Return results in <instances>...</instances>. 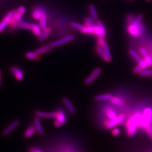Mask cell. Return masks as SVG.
<instances>
[{
	"instance_id": "cell-26",
	"label": "cell",
	"mask_w": 152,
	"mask_h": 152,
	"mask_svg": "<svg viewBox=\"0 0 152 152\" xmlns=\"http://www.w3.org/2000/svg\"><path fill=\"white\" fill-rule=\"evenodd\" d=\"M102 47H103V50L104 51L105 54L106 56L107 57V58L108 59L109 62H110L111 60H112V57H111V54H110V52L108 45L107 42H105V44L104 45V46Z\"/></svg>"
},
{
	"instance_id": "cell-41",
	"label": "cell",
	"mask_w": 152,
	"mask_h": 152,
	"mask_svg": "<svg viewBox=\"0 0 152 152\" xmlns=\"http://www.w3.org/2000/svg\"><path fill=\"white\" fill-rule=\"evenodd\" d=\"M105 44V41L104 40V38H98V46H100V47H103L104 46V45Z\"/></svg>"
},
{
	"instance_id": "cell-45",
	"label": "cell",
	"mask_w": 152,
	"mask_h": 152,
	"mask_svg": "<svg viewBox=\"0 0 152 152\" xmlns=\"http://www.w3.org/2000/svg\"><path fill=\"white\" fill-rule=\"evenodd\" d=\"M147 2H151L152 1V0H145Z\"/></svg>"
},
{
	"instance_id": "cell-14",
	"label": "cell",
	"mask_w": 152,
	"mask_h": 152,
	"mask_svg": "<svg viewBox=\"0 0 152 152\" xmlns=\"http://www.w3.org/2000/svg\"><path fill=\"white\" fill-rule=\"evenodd\" d=\"M34 126L36 128L37 132L41 135H42L44 134V129L42 126V123L41 122V120H40V117H37L34 118Z\"/></svg>"
},
{
	"instance_id": "cell-36",
	"label": "cell",
	"mask_w": 152,
	"mask_h": 152,
	"mask_svg": "<svg viewBox=\"0 0 152 152\" xmlns=\"http://www.w3.org/2000/svg\"><path fill=\"white\" fill-rule=\"evenodd\" d=\"M144 60L147 64L148 66H152V59L150 55H147V56H145L144 58Z\"/></svg>"
},
{
	"instance_id": "cell-38",
	"label": "cell",
	"mask_w": 152,
	"mask_h": 152,
	"mask_svg": "<svg viewBox=\"0 0 152 152\" xmlns=\"http://www.w3.org/2000/svg\"><path fill=\"white\" fill-rule=\"evenodd\" d=\"M143 69L140 65H137L133 69V72L135 74H139Z\"/></svg>"
},
{
	"instance_id": "cell-29",
	"label": "cell",
	"mask_w": 152,
	"mask_h": 152,
	"mask_svg": "<svg viewBox=\"0 0 152 152\" xmlns=\"http://www.w3.org/2000/svg\"><path fill=\"white\" fill-rule=\"evenodd\" d=\"M139 75L143 77H152V69H143L139 73Z\"/></svg>"
},
{
	"instance_id": "cell-4",
	"label": "cell",
	"mask_w": 152,
	"mask_h": 152,
	"mask_svg": "<svg viewBox=\"0 0 152 152\" xmlns=\"http://www.w3.org/2000/svg\"><path fill=\"white\" fill-rule=\"evenodd\" d=\"M125 119V116L123 114L118 115L116 118L112 120H109L107 121L105 123V125L107 129H111L114 128L117 125H120L123 122Z\"/></svg>"
},
{
	"instance_id": "cell-27",
	"label": "cell",
	"mask_w": 152,
	"mask_h": 152,
	"mask_svg": "<svg viewBox=\"0 0 152 152\" xmlns=\"http://www.w3.org/2000/svg\"><path fill=\"white\" fill-rule=\"evenodd\" d=\"M89 11L90 12L91 14V17L93 18V19H97L98 18V13L97 12V10L95 9V6L93 5H90L89 6Z\"/></svg>"
},
{
	"instance_id": "cell-43",
	"label": "cell",
	"mask_w": 152,
	"mask_h": 152,
	"mask_svg": "<svg viewBox=\"0 0 152 152\" xmlns=\"http://www.w3.org/2000/svg\"><path fill=\"white\" fill-rule=\"evenodd\" d=\"M2 85V72L0 69V87Z\"/></svg>"
},
{
	"instance_id": "cell-3",
	"label": "cell",
	"mask_w": 152,
	"mask_h": 152,
	"mask_svg": "<svg viewBox=\"0 0 152 152\" xmlns=\"http://www.w3.org/2000/svg\"><path fill=\"white\" fill-rule=\"evenodd\" d=\"M152 119V109L147 108L141 114V119L140 127L145 129L147 126L151 125Z\"/></svg>"
},
{
	"instance_id": "cell-20",
	"label": "cell",
	"mask_w": 152,
	"mask_h": 152,
	"mask_svg": "<svg viewBox=\"0 0 152 152\" xmlns=\"http://www.w3.org/2000/svg\"><path fill=\"white\" fill-rule=\"evenodd\" d=\"M51 47H52L50 45H45L44 46L36 50L35 52L37 53V54L40 55L43 54L45 53L49 52L51 50Z\"/></svg>"
},
{
	"instance_id": "cell-23",
	"label": "cell",
	"mask_w": 152,
	"mask_h": 152,
	"mask_svg": "<svg viewBox=\"0 0 152 152\" xmlns=\"http://www.w3.org/2000/svg\"><path fill=\"white\" fill-rule=\"evenodd\" d=\"M97 25H98L100 29V31L101 32V36L103 38H105L107 36V31H106V28L104 25V24L101 22L100 20H98L97 22Z\"/></svg>"
},
{
	"instance_id": "cell-42",
	"label": "cell",
	"mask_w": 152,
	"mask_h": 152,
	"mask_svg": "<svg viewBox=\"0 0 152 152\" xmlns=\"http://www.w3.org/2000/svg\"><path fill=\"white\" fill-rule=\"evenodd\" d=\"M17 12L23 15L25 14V7H24V6L19 7L18 9V10H17Z\"/></svg>"
},
{
	"instance_id": "cell-6",
	"label": "cell",
	"mask_w": 152,
	"mask_h": 152,
	"mask_svg": "<svg viewBox=\"0 0 152 152\" xmlns=\"http://www.w3.org/2000/svg\"><path fill=\"white\" fill-rule=\"evenodd\" d=\"M101 73V69L100 68H95L92 73L90 74V75L86 78L85 80V84L86 85H89L91 84Z\"/></svg>"
},
{
	"instance_id": "cell-32",
	"label": "cell",
	"mask_w": 152,
	"mask_h": 152,
	"mask_svg": "<svg viewBox=\"0 0 152 152\" xmlns=\"http://www.w3.org/2000/svg\"><path fill=\"white\" fill-rule=\"evenodd\" d=\"M129 54L131 56L135 59L136 60L137 62L140 60L141 59V57L140 56V55L138 53H137L133 49H130L129 50Z\"/></svg>"
},
{
	"instance_id": "cell-24",
	"label": "cell",
	"mask_w": 152,
	"mask_h": 152,
	"mask_svg": "<svg viewBox=\"0 0 152 152\" xmlns=\"http://www.w3.org/2000/svg\"><path fill=\"white\" fill-rule=\"evenodd\" d=\"M111 102L117 106H121L123 104V101L121 98L117 97H112V99H110Z\"/></svg>"
},
{
	"instance_id": "cell-28",
	"label": "cell",
	"mask_w": 152,
	"mask_h": 152,
	"mask_svg": "<svg viewBox=\"0 0 152 152\" xmlns=\"http://www.w3.org/2000/svg\"><path fill=\"white\" fill-rule=\"evenodd\" d=\"M38 55L37 54L36 52H28L25 54V57L31 60H36L38 59Z\"/></svg>"
},
{
	"instance_id": "cell-19",
	"label": "cell",
	"mask_w": 152,
	"mask_h": 152,
	"mask_svg": "<svg viewBox=\"0 0 152 152\" xmlns=\"http://www.w3.org/2000/svg\"><path fill=\"white\" fill-rule=\"evenodd\" d=\"M40 25L42 29H45L47 28V15L46 12L45 11L42 14L41 18L40 19Z\"/></svg>"
},
{
	"instance_id": "cell-8",
	"label": "cell",
	"mask_w": 152,
	"mask_h": 152,
	"mask_svg": "<svg viewBox=\"0 0 152 152\" xmlns=\"http://www.w3.org/2000/svg\"><path fill=\"white\" fill-rule=\"evenodd\" d=\"M19 125H20L19 120H16L12 121L11 123L2 131V135L5 136L9 135L13 131L15 130L19 126Z\"/></svg>"
},
{
	"instance_id": "cell-10",
	"label": "cell",
	"mask_w": 152,
	"mask_h": 152,
	"mask_svg": "<svg viewBox=\"0 0 152 152\" xmlns=\"http://www.w3.org/2000/svg\"><path fill=\"white\" fill-rule=\"evenodd\" d=\"M35 114L37 117L44 118H55L56 116V112H46L40 110L35 112Z\"/></svg>"
},
{
	"instance_id": "cell-17",
	"label": "cell",
	"mask_w": 152,
	"mask_h": 152,
	"mask_svg": "<svg viewBox=\"0 0 152 152\" xmlns=\"http://www.w3.org/2000/svg\"><path fill=\"white\" fill-rule=\"evenodd\" d=\"M63 101L64 103V104H65V106L66 107V108L69 110V111L72 113L74 114L76 113V109L74 107L73 104L71 103V101L66 98H64L63 99Z\"/></svg>"
},
{
	"instance_id": "cell-30",
	"label": "cell",
	"mask_w": 152,
	"mask_h": 152,
	"mask_svg": "<svg viewBox=\"0 0 152 152\" xmlns=\"http://www.w3.org/2000/svg\"><path fill=\"white\" fill-rule=\"evenodd\" d=\"M81 32L85 34H94V26L88 27V26L85 25Z\"/></svg>"
},
{
	"instance_id": "cell-39",
	"label": "cell",
	"mask_w": 152,
	"mask_h": 152,
	"mask_svg": "<svg viewBox=\"0 0 152 152\" xmlns=\"http://www.w3.org/2000/svg\"><path fill=\"white\" fill-rule=\"evenodd\" d=\"M139 53L142 56H143V58H144L145 56H147V55H148V51H147V50L145 48L141 47L139 49Z\"/></svg>"
},
{
	"instance_id": "cell-11",
	"label": "cell",
	"mask_w": 152,
	"mask_h": 152,
	"mask_svg": "<svg viewBox=\"0 0 152 152\" xmlns=\"http://www.w3.org/2000/svg\"><path fill=\"white\" fill-rule=\"evenodd\" d=\"M11 72L17 81H21L23 79L24 73L21 69L16 66H12L11 68Z\"/></svg>"
},
{
	"instance_id": "cell-1",
	"label": "cell",
	"mask_w": 152,
	"mask_h": 152,
	"mask_svg": "<svg viewBox=\"0 0 152 152\" xmlns=\"http://www.w3.org/2000/svg\"><path fill=\"white\" fill-rule=\"evenodd\" d=\"M141 114L137 112L131 116L126 122L127 133L129 136H133L136 133L138 127H140L141 122Z\"/></svg>"
},
{
	"instance_id": "cell-18",
	"label": "cell",
	"mask_w": 152,
	"mask_h": 152,
	"mask_svg": "<svg viewBox=\"0 0 152 152\" xmlns=\"http://www.w3.org/2000/svg\"><path fill=\"white\" fill-rule=\"evenodd\" d=\"M112 95L110 94H100L95 97V100L98 101H107V100H110V99L112 98Z\"/></svg>"
},
{
	"instance_id": "cell-15",
	"label": "cell",
	"mask_w": 152,
	"mask_h": 152,
	"mask_svg": "<svg viewBox=\"0 0 152 152\" xmlns=\"http://www.w3.org/2000/svg\"><path fill=\"white\" fill-rule=\"evenodd\" d=\"M36 131H37V130H36L35 126L34 125H31L27 129V130L25 131L24 137L27 139L30 138L33 135L35 134Z\"/></svg>"
},
{
	"instance_id": "cell-16",
	"label": "cell",
	"mask_w": 152,
	"mask_h": 152,
	"mask_svg": "<svg viewBox=\"0 0 152 152\" xmlns=\"http://www.w3.org/2000/svg\"><path fill=\"white\" fill-rule=\"evenodd\" d=\"M44 11L45 10L44 9L41 8H35L32 12V17L33 19H34L36 21L40 20Z\"/></svg>"
},
{
	"instance_id": "cell-5",
	"label": "cell",
	"mask_w": 152,
	"mask_h": 152,
	"mask_svg": "<svg viewBox=\"0 0 152 152\" xmlns=\"http://www.w3.org/2000/svg\"><path fill=\"white\" fill-rule=\"evenodd\" d=\"M54 122L55 126L56 127H60L66 123V116L63 110H59L56 112V116Z\"/></svg>"
},
{
	"instance_id": "cell-33",
	"label": "cell",
	"mask_w": 152,
	"mask_h": 152,
	"mask_svg": "<svg viewBox=\"0 0 152 152\" xmlns=\"http://www.w3.org/2000/svg\"><path fill=\"white\" fill-rule=\"evenodd\" d=\"M94 34H95L98 37V38L103 37L99 27L97 25H95V24L94 25Z\"/></svg>"
},
{
	"instance_id": "cell-31",
	"label": "cell",
	"mask_w": 152,
	"mask_h": 152,
	"mask_svg": "<svg viewBox=\"0 0 152 152\" xmlns=\"http://www.w3.org/2000/svg\"><path fill=\"white\" fill-rule=\"evenodd\" d=\"M70 25H71V26L73 28H76V29H78V31H81V32L82 31V29H83V28H84V26L82 25V24H79V23H78L75 22H71Z\"/></svg>"
},
{
	"instance_id": "cell-13",
	"label": "cell",
	"mask_w": 152,
	"mask_h": 152,
	"mask_svg": "<svg viewBox=\"0 0 152 152\" xmlns=\"http://www.w3.org/2000/svg\"><path fill=\"white\" fill-rule=\"evenodd\" d=\"M28 29L31 30L32 32L33 33L37 36H40L42 32V28H41L40 25L38 24L30 23Z\"/></svg>"
},
{
	"instance_id": "cell-44",
	"label": "cell",
	"mask_w": 152,
	"mask_h": 152,
	"mask_svg": "<svg viewBox=\"0 0 152 152\" xmlns=\"http://www.w3.org/2000/svg\"><path fill=\"white\" fill-rule=\"evenodd\" d=\"M31 152H42V151L37 148H33Z\"/></svg>"
},
{
	"instance_id": "cell-2",
	"label": "cell",
	"mask_w": 152,
	"mask_h": 152,
	"mask_svg": "<svg viewBox=\"0 0 152 152\" xmlns=\"http://www.w3.org/2000/svg\"><path fill=\"white\" fill-rule=\"evenodd\" d=\"M143 15H139L129 27V32L132 36L137 37L141 34V23Z\"/></svg>"
},
{
	"instance_id": "cell-9",
	"label": "cell",
	"mask_w": 152,
	"mask_h": 152,
	"mask_svg": "<svg viewBox=\"0 0 152 152\" xmlns=\"http://www.w3.org/2000/svg\"><path fill=\"white\" fill-rule=\"evenodd\" d=\"M74 38H75V37L72 35L66 36L60 39V40H56L54 42H53L51 45V46L52 47H58L59 46H61V45H64V44H67L69 42L72 41L74 40Z\"/></svg>"
},
{
	"instance_id": "cell-35",
	"label": "cell",
	"mask_w": 152,
	"mask_h": 152,
	"mask_svg": "<svg viewBox=\"0 0 152 152\" xmlns=\"http://www.w3.org/2000/svg\"><path fill=\"white\" fill-rule=\"evenodd\" d=\"M138 64L141 66L142 69H145L148 66L147 64L146 63V62H145V60H144V59H141V58L140 60H139L138 61Z\"/></svg>"
},
{
	"instance_id": "cell-22",
	"label": "cell",
	"mask_w": 152,
	"mask_h": 152,
	"mask_svg": "<svg viewBox=\"0 0 152 152\" xmlns=\"http://www.w3.org/2000/svg\"><path fill=\"white\" fill-rule=\"evenodd\" d=\"M51 32V29L50 28L47 27L46 28H45V29H44V31L41 33V34L39 36L38 40L40 41H44V40L46 39V37H47L50 35Z\"/></svg>"
},
{
	"instance_id": "cell-25",
	"label": "cell",
	"mask_w": 152,
	"mask_h": 152,
	"mask_svg": "<svg viewBox=\"0 0 152 152\" xmlns=\"http://www.w3.org/2000/svg\"><path fill=\"white\" fill-rule=\"evenodd\" d=\"M97 51L98 53V54L99 55L101 58L105 61V62H109L108 59L107 58V57L106 56V55L104 53V51L103 49V47H100V46H98L97 47Z\"/></svg>"
},
{
	"instance_id": "cell-40",
	"label": "cell",
	"mask_w": 152,
	"mask_h": 152,
	"mask_svg": "<svg viewBox=\"0 0 152 152\" xmlns=\"http://www.w3.org/2000/svg\"><path fill=\"white\" fill-rule=\"evenodd\" d=\"M121 132V130L120 129L117 128V127H114L113 129V130L112 131V134L114 135V136H118L120 134Z\"/></svg>"
},
{
	"instance_id": "cell-34",
	"label": "cell",
	"mask_w": 152,
	"mask_h": 152,
	"mask_svg": "<svg viewBox=\"0 0 152 152\" xmlns=\"http://www.w3.org/2000/svg\"><path fill=\"white\" fill-rule=\"evenodd\" d=\"M85 26H88V27H92L95 25L94 22L92 21V18H90V17H87L85 19Z\"/></svg>"
},
{
	"instance_id": "cell-46",
	"label": "cell",
	"mask_w": 152,
	"mask_h": 152,
	"mask_svg": "<svg viewBox=\"0 0 152 152\" xmlns=\"http://www.w3.org/2000/svg\"><path fill=\"white\" fill-rule=\"evenodd\" d=\"M129 1H134V0H129Z\"/></svg>"
},
{
	"instance_id": "cell-37",
	"label": "cell",
	"mask_w": 152,
	"mask_h": 152,
	"mask_svg": "<svg viewBox=\"0 0 152 152\" xmlns=\"http://www.w3.org/2000/svg\"><path fill=\"white\" fill-rule=\"evenodd\" d=\"M144 129L146 131V132H147V134L149 135V136L152 138V127L151 126V125H149L147 126Z\"/></svg>"
},
{
	"instance_id": "cell-21",
	"label": "cell",
	"mask_w": 152,
	"mask_h": 152,
	"mask_svg": "<svg viewBox=\"0 0 152 152\" xmlns=\"http://www.w3.org/2000/svg\"><path fill=\"white\" fill-rule=\"evenodd\" d=\"M105 114L107 117L109 118V120H112L114 118H116L117 115L116 112L114 111V110L112 108H107L105 110Z\"/></svg>"
},
{
	"instance_id": "cell-12",
	"label": "cell",
	"mask_w": 152,
	"mask_h": 152,
	"mask_svg": "<svg viewBox=\"0 0 152 152\" xmlns=\"http://www.w3.org/2000/svg\"><path fill=\"white\" fill-rule=\"evenodd\" d=\"M22 18H23V15L18 12L17 11H15V12L11 18L9 24L10 27L12 28L16 27V25H17L18 24H19V23L21 22Z\"/></svg>"
},
{
	"instance_id": "cell-7",
	"label": "cell",
	"mask_w": 152,
	"mask_h": 152,
	"mask_svg": "<svg viewBox=\"0 0 152 152\" xmlns=\"http://www.w3.org/2000/svg\"><path fill=\"white\" fill-rule=\"evenodd\" d=\"M15 12V11H10L7 14V15L4 17V18L0 22V33H2L6 27L10 24L11 18Z\"/></svg>"
}]
</instances>
